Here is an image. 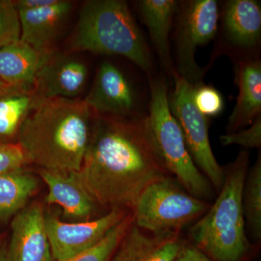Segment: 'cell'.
I'll list each match as a JSON object with an SVG mask.
<instances>
[{"label": "cell", "instance_id": "6da1fadb", "mask_svg": "<svg viewBox=\"0 0 261 261\" xmlns=\"http://www.w3.org/2000/svg\"><path fill=\"white\" fill-rule=\"evenodd\" d=\"M144 118L97 115L79 177L97 206L133 211L146 189L170 176L150 145Z\"/></svg>", "mask_w": 261, "mask_h": 261}, {"label": "cell", "instance_id": "7a4b0ae2", "mask_svg": "<svg viewBox=\"0 0 261 261\" xmlns=\"http://www.w3.org/2000/svg\"><path fill=\"white\" fill-rule=\"evenodd\" d=\"M97 115L84 99H40L20 126L17 143L29 162L42 169L78 172Z\"/></svg>", "mask_w": 261, "mask_h": 261}, {"label": "cell", "instance_id": "3957f363", "mask_svg": "<svg viewBox=\"0 0 261 261\" xmlns=\"http://www.w3.org/2000/svg\"><path fill=\"white\" fill-rule=\"evenodd\" d=\"M249 164L248 151L243 149L224 167L219 196L190 228L193 245L214 261H243L251 249L242 204Z\"/></svg>", "mask_w": 261, "mask_h": 261}, {"label": "cell", "instance_id": "277c9868", "mask_svg": "<svg viewBox=\"0 0 261 261\" xmlns=\"http://www.w3.org/2000/svg\"><path fill=\"white\" fill-rule=\"evenodd\" d=\"M68 53L89 51L124 57L146 72L153 69L145 38L121 0H89L81 8Z\"/></svg>", "mask_w": 261, "mask_h": 261}, {"label": "cell", "instance_id": "5b68a950", "mask_svg": "<svg viewBox=\"0 0 261 261\" xmlns=\"http://www.w3.org/2000/svg\"><path fill=\"white\" fill-rule=\"evenodd\" d=\"M150 88L149 114L143 122L154 153L166 172L186 191L207 202L214 198V187L189 153L181 128L170 111L167 83L152 80Z\"/></svg>", "mask_w": 261, "mask_h": 261}, {"label": "cell", "instance_id": "8992f818", "mask_svg": "<svg viewBox=\"0 0 261 261\" xmlns=\"http://www.w3.org/2000/svg\"><path fill=\"white\" fill-rule=\"evenodd\" d=\"M210 206L168 176L149 185L141 195L133 210L135 224L150 233L180 232L200 219Z\"/></svg>", "mask_w": 261, "mask_h": 261}, {"label": "cell", "instance_id": "52a82bcc", "mask_svg": "<svg viewBox=\"0 0 261 261\" xmlns=\"http://www.w3.org/2000/svg\"><path fill=\"white\" fill-rule=\"evenodd\" d=\"M174 89L168 95V106L183 134L185 144L196 166L220 191L224 180V170L215 158L209 140L208 118L196 108L192 98L193 86L173 72Z\"/></svg>", "mask_w": 261, "mask_h": 261}, {"label": "cell", "instance_id": "ba28073f", "mask_svg": "<svg viewBox=\"0 0 261 261\" xmlns=\"http://www.w3.org/2000/svg\"><path fill=\"white\" fill-rule=\"evenodd\" d=\"M219 15V5L215 0H192L178 16L175 70L192 86L202 83L206 71L196 63V50L216 37Z\"/></svg>", "mask_w": 261, "mask_h": 261}, {"label": "cell", "instance_id": "9c48e42d", "mask_svg": "<svg viewBox=\"0 0 261 261\" xmlns=\"http://www.w3.org/2000/svg\"><path fill=\"white\" fill-rule=\"evenodd\" d=\"M132 211L113 209L98 219L70 223L47 211L44 221L55 260H65L92 248Z\"/></svg>", "mask_w": 261, "mask_h": 261}, {"label": "cell", "instance_id": "30bf717a", "mask_svg": "<svg viewBox=\"0 0 261 261\" xmlns=\"http://www.w3.org/2000/svg\"><path fill=\"white\" fill-rule=\"evenodd\" d=\"M42 205L34 202L13 216L8 243L10 261H56L46 230Z\"/></svg>", "mask_w": 261, "mask_h": 261}, {"label": "cell", "instance_id": "8fae6325", "mask_svg": "<svg viewBox=\"0 0 261 261\" xmlns=\"http://www.w3.org/2000/svg\"><path fill=\"white\" fill-rule=\"evenodd\" d=\"M84 101L96 114L123 118L135 111L136 95L123 72L111 62L105 61L98 67Z\"/></svg>", "mask_w": 261, "mask_h": 261}, {"label": "cell", "instance_id": "7c38bea8", "mask_svg": "<svg viewBox=\"0 0 261 261\" xmlns=\"http://www.w3.org/2000/svg\"><path fill=\"white\" fill-rule=\"evenodd\" d=\"M87 75L83 62L53 51L38 70L34 90L41 99H75L85 87Z\"/></svg>", "mask_w": 261, "mask_h": 261}, {"label": "cell", "instance_id": "4fadbf2b", "mask_svg": "<svg viewBox=\"0 0 261 261\" xmlns=\"http://www.w3.org/2000/svg\"><path fill=\"white\" fill-rule=\"evenodd\" d=\"M186 244L180 232L150 233L134 222L109 261H174Z\"/></svg>", "mask_w": 261, "mask_h": 261}, {"label": "cell", "instance_id": "5bb4252c", "mask_svg": "<svg viewBox=\"0 0 261 261\" xmlns=\"http://www.w3.org/2000/svg\"><path fill=\"white\" fill-rule=\"evenodd\" d=\"M39 174L47 186V204L61 206L65 217L75 222L91 220L97 205L77 172L42 169Z\"/></svg>", "mask_w": 261, "mask_h": 261}, {"label": "cell", "instance_id": "9a60e30c", "mask_svg": "<svg viewBox=\"0 0 261 261\" xmlns=\"http://www.w3.org/2000/svg\"><path fill=\"white\" fill-rule=\"evenodd\" d=\"M73 8V2L58 0L45 8L17 10L20 40L41 53H53L54 40Z\"/></svg>", "mask_w": 261, "mask_h": 261}, {"label": "cell", "instance_id": "2e32d148", "mask_svg": "<svg viewBox=\"0 0 261 261\" xmlns=\"http://www.w3.org/2000/svg\"><path fill=\"white\" fill-rule=\"evenodd\" d=\"M239 94L231 116L227 134L248 127L261 116V63L252 60L241 63L237 70Z\"/></svg>", "mask_w": 261, "mask_h": 261}, {"label": "cell", "instance_id": "e0dca14e", "mask_svg": "<svg viewBox=\"0 0 261 261\" xmlns=\"http://www.w3.org/2000/svg\"><path fill=\"white\" fill-rule=\"evenodd\" d=\"M50 53L37 51L20 39L0 47V80L17 88L34 89L38 70Z\"/></svg>", "mask_w": 261, "mask_h": 261}, {"label": "cell", "instance_id": "ac0fdd59", "mask_svg": "<svg viewBox=\"0 0 261 261\" xmlns=\"http://www.w3.org/2000/svg\"><path fill=\"white\" fill-rule=\"evenodd\" d=\"M223 27L229 42L237 47H257L261 37V8L255 0H230L225 4Z\"/></svg>", "mask_w": 261, "mask_h": 261}, {"label": "cell", "instance_id": "d6986e66", "mask_svg": "<svg viewBox=\"0 0 261 261\" xmlns=\"http://www.w3.org/2000/svg\"><path fill=\"white\" fill-rule=\"evenodd\" d=\"M176 0H142L138 2L141 17L149 31L151 41L163 68L169 74L175 71L170 50L169 34L177 12Z\"/></svg>", "mask_w": 261, "mask_h": 261}, {"label": "cell", "instance_id": "ffe728a7", "mask_svg": "<svg viewBox=\"0 0 261 261\" xmlns=\"http://www.w3.org/2000/svg\"><path fill=\"white\" fill-rule=\"evenodd\" d=\"M39 181L23 169L0 173V221H7L25 207Z\"/></svg>", "mask_w": 261, "mask_h": 261}, {"label": "cell", "instance_id": "44dd1931", "mask_svg": "<svg viewBox=\"0 0 261 261\" xmlns=\"http://www.w3.org/2000/svg\"><path fill=\"white\" fill-rule=\"evenodd\" d=\"M40 99L34 89H16L0 96V142L18 137L20 126Z\"/></svg>", "mask_w": 261, "mask_h": 261}, {"label": "cell", "instance_id": "7402d4cb", "mask_svg": "<svg viewBox=\"0 0 261 261\" xmlns=\"http://www.w3.org/2000/svg\"><path fill=\"white\" fill-rule=\"evenodd\" d=\"M246 230L253 240L261 239V155L247 171L242 194Z\"/></svg>", "mask_w": 261, "mask_h": 261}, {"label": "cell", "instance_id": "603a6c76", "mask_svg": "<svg viewBox=\"0 0 261 261\" xmlns=\"http://www.w3.org/2000/svg\"><path fill=\"white\" fill-rule=\"evenodd\" d=\"M134 222L133 211H132L97 245L87 251L60 261H109Z\"/></svg>", "mask_w": 261, "mask_h": 261}, {"label": "cell", "instance_id": "cb8c5ba5", "mask_svg": "<svg viewBox=\"0 0 261 261\" xmlns=\"http://www.w3.org/2000/svg\"><path fill=\"white\" fill-rule=\"evenodd\" d=\"M192 98L196 108L207 118L219 116L224 110L223 96L211 86L203 83L193 86Z\"/></svg>", "mask_w": 261, "mask_h": 261}, {"label": "cell", "instance_id": "d4e9b609", "mask_svg": "<svg viewBox=\"0 0 261 261\" xmlns=\"http://www.w3.org/2000/svg\"><path fill=\"white\" fill-rule=\"evenodd\" d=\"M18 11L13 1L0 0V47L20 39Z\"/></svg>", "mask_w": 261, "mask_h": 261}, {"label": "cell", "instance_id": "484cf974", "mask_svg": "<svg viewBox=\"0 0 261 261\" xmlns=\"http://www.w3.org/2000/svg\"><path fill=\"white\" fill-rule=\"evenodd\" d=\"M220 142L224 146L240 145L246 150L260 148L261 116L257 117L247 128L221 136Z\"/></svg>", "mask_w": 261, "mask_h": 261}, {"label": "cell", "instance_id": "4316f807", "mask_svg": "<svg viewBox=\"0 0 261 261\" xmlns=\"http://www.w3.org/2000/svg\"><path fill=\"white\" fill-rule=\"evenodd\" d=\"M28 162L18 143L0 142V173L23 169Z\"/></svg>", "mask_w": 261, "mask_h": 261}, {"label": "cell", "instance_id": "83f0119b", "mask_svg": "<svg viewBox=\"0 0 261 261\" xmlns=\"http://www.w3.org/2000/svg\"><path fill=\"white\" fill-rule=\"evenodd\" d=\"M174 261H214L194 245L186 244Z\"/></svg>", "mask_w": 261, "mask_h": 261}, {"label": "cell", "instance_id": "f1b7e54d", "mask_svg": "<svg viewBox=\"0 0 261 261\" xmlns=\"http://www.w3.org/2000/svg\"><path fill=\"white\" fill-rule=\"evenodd\" d=\"M58 0H18L13 1L16 10L37 9L56 4Z\"/></svg>", "mask_w": 261, "mask_h": 261}, {"label": "cell", "instance_id": "f546056e", "mask_svg": "<svg viewBox=\"0 0 261 261\" xmlns=\"http://www.w3.org/2000/svg\"><path fill=\"white\" fill-rule=\"evenodd\" d=\"M0 261H10L8 243L3 240L0 241Z\"/></svg>", "mask_w": 261, "mask_h": 261}, {"label": "cell", "instance_id": "4dcf8cb0", "mask_svg": "<svg viewBox=\"0 0 261 261\" xmlns=\"http://www.w3.org/2000/svg\"><path fill=\"white\" fill-rule=\"evenodd\" d=\"M16 89H23L17 88V87H13V86L8 85V84H5V82L0 80V96L9 93V92H13V91L16 90Z\"/></svg>", "mask_w": 261, "mask_h": 261}]
</instances>
